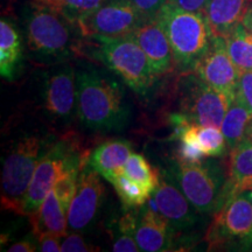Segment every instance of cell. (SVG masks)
I'll list each match as a JSON object with an SVG mask.
<instances>
[{
	"label": "cell",
	"mask_w": 252,
	"mask_h": 252,
	"mask_svg": "<svg viewBox=\"0 0 252 252\" xmlns=\"http://www.w3.org/2000/svg\"><path fill=\"white\" fill-rule=\"evenodd\" d=\"M252 188V140L245 139L230 151L228 200L239 191Z\"/></svg>",
	"instance_id": "21"
},
{
	"label": "cell",
	"mask_w": 252,
	"mask_h": 252,
	"mask_svg": "<svg viewBox=\"0 0 252 252\" xmlns=\"http://www.w3.org/2000/svg\"><path fill=\"white\" fill-rule=\"evenodd\" d=\"M228 54L239 71L252 70V32L243 24L238 25L224 37Z\"/></svg>",
	"instance_id": "23"
},
{
	"label": "cell",
	"mask_w": 252,
	"mask_h": 252,
	"mask_svg": "<svg viewBox=\"0 0 252 252\" xmlns=\"http://www.w3.org/2000/svg\"><path fill=\"white\" fill-rule=\"evenodd\" d=\"M167 2L185 11L202 13L208 0H167Z\"/></svg>",
	"instance_id": "34"
},
{
	"label": "cell",
	"mask_w": 252,
	"mask_h": 252,
	"mask_svg": "<svg viewBox=\"0 0 252 252\" xmlns=\"http://www.w3.org/2000/svg\"><path fill=\"white\" fill-rule=\"evenodd\" d=\"M48 145L39 135H25L6 154L1 173L2 209L23 215L25 196Z\"/></svg>",
	"instance_id": "6"
},
{
	"label": "cell",
	"mask_w": 252,
	"mask_h": 252,
	"mask_svg": "<svg viewBox=\"0 0 252 252\" xmlns=\"http://www.w3.org/2000/svg\"><path fill=\"white\" fill-rule=\"evenodd\" d=\"M167 171L198 213L214 215L228 201V179L215 160L185 162L174 158Z\"/></svg>",
	"instance_id": "5"
},
{
	"label": "cell",
	"mask_w": 252,
	"mask_h": 252,
	"mask_svg": "<svg viewBox=\"0 0 252 252\" xmlns=\"http://www.w3.org/2000/svg\"><path fill=\"white\" fill-rule=\"evenodd\" d=\"M251 122L252 112L237 96H235L220 125V130L225 137L228 150H234L247 138V132Z\"/></svg>",
	"instance_id": "22"
},
{
	"label": "cell",
	"mask_w": 252,
	"mask_h": 252,
	"mask_svg": "<svg viewBox=\"0 0 252 252\" xmlns=\"http://www.w3.org/2000/svg\"><path fill=\"white\" fill-rule=\"evenodd\" d=\"M135 7L143 13L147 20L156 19L162 6L166 4L167 0H130Z\"/></svg>",
	"instance_id": "31"
},
{
	"label": "cell",
	"mask_w": 252,
	"mask_h": 252,
	"mask_svg": "<svg viewBox=\"0 0 252 252\" xmlns=\"http://www.w3.org/2000/svg\"><path fill=\"white\" fill-rule=\"evenodd\" d=\"M39 238L34 234L27 235L26 237L17 243L9 245V248L6 249L8 252H34L39 250Z\"/></svg>",
	"instance_id": "32"
},
{
	"label": "cell",
	"mask_w": 252,
	"mask_h": 252,
	"mask_svg": "<svg viewBox=\"0 0 252 252\" xmlns=\"http://www.w3.org/2000/svg\"><path fill=\"white\" fill-rule=\"evenodd\" d=\"M81 55L99 62L140 96L150 93L158 78L146 54L131 35L87 36Z\"/></svg>",
	"instance_id": "3"
},
{
	"label": "cell",
	"mask_w": 252,
	"mask_h": 252,
	"mask_svg": "<svg viewBox=\"0 0 252 252\" xmlns=\"http://www.w3.org/2000/svg\"><path fill=\"white\" fill-rule=\"evenodd\" d=\"M176 232L160 214L152 200L138 208L135 241L140 251L161 252L174 250Z\"/></svg>",
	"instance_id": "15"
},
{
	"label": "cell",
	"mask_w": 252,
	"mask_h": 252,
	"mask_svg": "<svg viewBox=\"0 0 252 252\" xmlns=\"http://www.w3.org/2000/svg\"><path fill=\"white\" fill-rule=\"evenodd\" d=\"M179 109L194 124L220 127L234 97L201 81L193 71L179 78Z\"/></svg>",
	"instance_id": "8"
},
{
	"label": "cell",
	"mask_w": 252,
	"mask_h": 252,
	"mask_svg": "<svg viewBox=\"0 0 252 252\" xmlns=\"http://www.w3.org/2000/svg\"><path fill=\"white\" fill-rule=\"evenodd\" d=\"M108 181L117 191V195L121 198V202L124 209H132V208H139L144 206L150 200V197L152 196L150 191H147L137 182L128 179L123 173V171L111 176Z\"/></svg>",
	"instance_id": "24"
},
{
	"label": "cell",
	"mask_w": 252,
	"mask_h": 252,
	"mask_svg": "<svg viewBox=\"0 0 252 252\" xmlns=\"http://www.w3.org/2000/svg\"><path fill=\"white\" fill-rule=\"evenodd\" d=\"M123 173L132 181L137 182L147 191H150L151 194H153L158 184H159L160 173L153 169V167L150 165L146 158L141 154L132 153L123 167Z\"/></svg>",
	"instance_id": "25"
},
{
	"label": "cell",
	"mask_w": 252,
	"mask_h": 252,
	"mask_svg": "<svg viewBox=\"0 0 252 252\" xmlns=\"http://www.w3.org/2000/svg\"><path fill=\"white\" fill-rule=\"evenodd\" d=\"M147 19L130 0H106L77 23L82 36L130 35Z\"/></svg>",
	"instance_id": "11"
},
{
	"label": "cell",
	"mask_w": 252,
	"mask_h": 252,
	"mask_svg": "<svg viewBox=\"0 0 252 252\" xmlns=\"http://www.w3.org/2000/svg\"><path fill=\"white\" fill-rule=\"evenodd\" d=\"M132 154V145L126 140H109L99 145L89 157V166L105 180L123 171Z\"/></svg>",
	"instance_id": "19"
},
{
	"label": "cell",
	"mask_w": 252,
	"mask_h": 252,
	"mask_svg": "<svg viewBox=\"0 0 252 252\" xmlns=\"http://www.w3.org/2000/svg\"><path fill=\"white\" fill-rule=\"evenodd\" d=\"M247 138H248V139L252 140V122H251V124H250V126H249V128H248Z\"/></svg>",
	"instance_id": "36"
},
{
	"label": "cell",
	"mask_w": 252,
	"mask_h": 252,
	"mask_svg": "<svg viewBox=\"0 0 252 252\" xmlns=\"http://www.w3.org/2000/svg\"><path fill=\"white\" fill-rule=\"evenodd\" d=\"M130 35L144 50L157 77L169 74L176 68L172 47L157 19L146 20Z\"/></svg>",
	"instance_id": "16"
},
{
	"label": "cell",
	"mask_w": 252,
	"mask_h": 252,
	"mask_svg": "<svg viewBox=\"0 0 252 252\" xmlns=\"http://www.w3.org/2000/svg\"><path fill=\"white\" fill-rule=\"evenodd\" d=\"M24 26L30 54L40 64H60L82 54L77 25L54 9L33 1L25 9Z\"/></svg>",
	"instance_id": "2"
},
{
	"label": "cell",
	"mask_w": 252,
	"mask_h": 252,
	"mask_svg": "<svg viewBox=\"0 0 252 252\" xmlns=\"http://www.w3.org/2000/svg\"><path fill=\"white\" fill-rule=\"evenodd\" d=\"M156 19L172 47L175 67L181 72L193 70L213 37L203 13L185 11L166 2Z\"/></svg>",
	"instance_id": "4"
},
{
	"label": "cell",
	"mask_w": 252,
	"mask_h": 252,
	"mask_svg": "<svg viewBox=\"0 0 252 252\" xmlns=\"http://www.w3.org/2000/svg\"><path fill=\"white\" fill-rule=\"evenodd\" d=\"M33 1L54 9L77 25L82 18L99 7L106 0H33Z\"/></svg>",
	"instance_id": "27"
},
{
	"label": "cell",
	"mask_w": 252,
	"mask_h": 252,
	"mask_svg": "<svg viewBox=\"0 0 252 252\" xmlns=\"http://www.w3.org/2000/svg\"><path fill=\"white\" fill-rule=\"evenodd\" d=\"M138 208L125 209L124 215L118 219L116 224L115 239L112 251L115 252H138L140 251L135 241V226H137Z\"/></svg>",
	"instance_id": "26"
},
{
	"label": "cell",
	"mask_w": 252,
	"mask_h": 252,
	"mask_svg": "<svg viewBox=\"0 0 252 252\" xmlns=\"http://www.w3.org/2000/svg\"><path fill=\"white\" fill-rule=\"evenodd\" d=\"M77 118L94 132L123 131L131 118L123 84L93 64L76 69Z\"/></svg>",
	"instance_id": "1"
},
{
	"label": "cell",
	"mask_w": 252,
	"mask_h": 252,
	"mask_svg": "<svg viewBox=\"0 0 252 252\" xmlns=\"http://www.w3.org/2000/svg\"><path fill=\"white\" fill-rule=\"evenodd\" d=\"M39 250L41 252H60L61 243H60V236L54 234H42L39 237Z\"/></svg>",
	"instance_id": "33"
},
{
	"label": "cell",
	"mask_w": 252,
	"mask_h": 252,
	"mask_svg": "<svg viewBox=\"0 0 252 252\" xmlns=\"http://www.w3.org/2000/svg\"><path fill=\"white\" fill-rule=\"evenodd\" d=\"M236 96L252 112V70L241 72Z\"/></svg>",
	"instance_id": "30"
},
{
	"label": "cell",
	"mask_w": 252,
	"mask_h": 252,
	"mask_svg": "<svg viewBox=\"0 0 252 252\" xmlns=\"http://www.w3.org/2000/svg\"><path fill=\"white\" fill-rule=\"evenodd\" d=\"M206 239L209 250H251L252 201L249 189L232 195L214 214Z\"/></svg>",
	"instance_id": "7"
},
{
	"label": "cell",
	"mask_w": 252,
	"mask_h": 252,
	"mask_svg": "<svg viewBox=\"0 0 252 252\" xmlns=\"http://www.w3.org/2000/svg\"><path fill=\"white\" fill-rule=\"evenodd\" d=\"M249 190H250V195H251V201H252V188L249 189Z\"/></svg>",
	"instance_id": "37"
},
{
	"label": "cell",
	"mask_w": 252,
	"mask_h": 252,
	"mask_svg": "<svg viewBox=\"0 0 252 252\" xmlns=\"http://www.w3.org/2000/svg\"><path fill=\"white\" fill-rule=\"evenodd\" d=\"M67 215V209L53 188L41 203L39 210L30 216L33 224V232L37 237L42 234H54L64 237L68 234Z\"/></svg>",
	"instance_id": "18"
},
{
	"label": "cell",
	"mask_w": 252,
	"mask_h": 252,
	"mask_svg": "<svg viewBox=\"0 0 252 252\" xmlns=\"http://www.w3.org/2000/svg\"><path fill=\"white\" fill-rule=\"evenodd\" d=\"M52 67L42 78V109L54 123L69 125L77 117L76 69L67 62Z\"/></svg>",
	"instance_id": "10"
},
{
	"label": "cell",
	"mask_w": 252,
	"mask_h": 252,
	"mask_svg": "<svg viewBox=\"0 0 252 252\" xmlns=\"http://www.w3.org/2000/svg\"><path fill=\"white\" fill-rule=\"evenodd\" d=\"M99 173L89 163L82 168L78 176L76 193L68 209V229L74 232H84L93 225L105 197V187Z\"/></svg>",
	"instance_id": "12"
},
{
	"label": "cell",
	"mask_w": 252,
	"mask_h": 252,
	"mask_svg": "<svg viewBox=\"0 0 252 252\" xmlns=\"http://www.w3.org/2000/svg\"><path fill=\"white\" fill-rule=\"evenodd\" d=\"M196 138L207 158L222 157L226 152V140L220 127L196 124Z\"/></svg>",
	"instance_id": "28"
},
{
	"label": "cell",
	"mask_w": 252,
	"mask_h": 252,
	"mask_svg": "<svg viewBox=\"0 0 252 252\" xmlns=\"http://www.w3.org/2000/svg\"><path fill=\"white\" fill-rule=\"evenodd\" d=\"M151 197L175 232L191 229L200 220L201 213L190 203L168 171L160 172L159 184Z\"/></svg>",
	"instance_id": "14"
},
{
	"label": "cell",
	"mask_w": 252,
	"mask_h": 252,
	"mask_svg": "<svg viewBox=\"0 0 252 252\" xmlns=\"http://www.w3.org/2000/svg\"><path fill=\"white\" fill-rule=\"evenodd\" d=\"M196 76L214 89L236 96L241 71L228 54L223 37L213 36L209 48L194 65Z\"/></svg>",
	"instance_id": "13"
},
{
	"label": "cell",
	"mask_w": 252,
	"mask_h": 252,
	"mask_svg": "<svg viewBox=\"0 0 252 252\" xmlns=\"http://www.w3.org/2000/svg\"><path fill=\"white\" fill-rule=\"evenodd\" d=\"M23 62V41L15 26L7 19L0 20V74L6 81H14Z\"/></svg>",
	"instance_id": "20"
},
{
	"label": "cell",
	"mask_w": 252,
	"mask_h": 252,
	"mask_svg": "<svg viewBox=\"0 0 252 252\" xmlns=\"http://www.w3.org/2000/svg\"><path fill=\"white\" fill-rule=\"evenodd\" d=\"M86 156L74 143L61 139L49 144L37 163L25 196L23 215H34L53 188L59 175L72 160Z\"/></svg>",
	"instance_id": "9"
},
{
	"label": "cell",
	"mask_w": 252,
	"mask_h": 252,
	"mask_svg": "<svg viewBox=\"0 0 252 252\" xmlns=\"http://www.w3.org/2000/svg\"><path fill=\"white\" fill-rule=\"evenodd\" d=\"M62 238V252H94L99 250L98 248L87 243L84 238L80 235V232L72 231L71 234H67Z\"/></svg>",
	"instance_id": "29"
},
{
	"label": "cell",
	"mask_w": 252,
	"mask_h": 252,
	"mask_svg": "<svg viewBox=\"0 0 252 252\" xmlns=\"http://www.w3.org/2000/svg\"><path fill=\"white\" fill-rule=\"evenodd\" d=\"M251 0H208L203 9L213 36L226 37L242 24Z\"/></svg>",
	"instance_id": "17"
},
{
	"label": "cell",
	"mask_w": 252,
	"mask_h": 252,
	"mask_svg": "<svg viewBox=\"0 0 252 252\" xmlns=\"http://www.w3.org/2000/svg\"><path fill=\"white\" fill-rule=\"evenodd\" d=\"M242 24H243L249 31L252 32V2L250 4V6H249V8H248L247 13H245V15H244Z\"/></svg>",
	"instance_id": "35"
}]
</instances>
